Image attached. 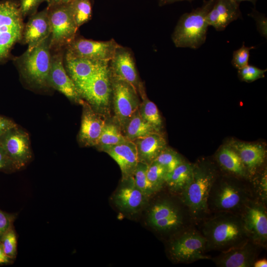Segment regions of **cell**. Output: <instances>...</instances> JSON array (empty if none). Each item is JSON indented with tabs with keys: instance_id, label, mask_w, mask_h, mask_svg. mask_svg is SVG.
I'll use <instances>...</instances> for the list:
<instances>
[{
	"instance_id": "5b68a950",
	"label": "cell",
	"mask_w": 267,
	"mask_h": 267,
	"mask_svg": "<svg viewBox=\"0 0 267 267\" xmlns=\"http://www.w3.org/2000/svg\"><path fill=\"white\" fill-rule=\"evenodd\" d=\"M256 197L253 189L230 180H215L211 188L208 207L211 214L227 212L240 214L245 205Z\"/></svg>"
},
{
	"instance_id": "2e32d148",
	"label": "cell",
	"mask_w": 267,
	"mask_h": 267,
	"mask_svg": "<svg viewBox=\"0 0 267 267\" xmlns=\"http://www.w3.org/2000/svg\"><path fill=\"white\" fill-rule=\"evenodd\" d=\"M261 247L250 239L232 247L211 259L218 267H251L258 254V249Z\"/></svg>"
},
{
	"instance_id": "60d3db41",
	"label": "cell",
	"mask_w": 267,
	"mask_h": 267,
	"mask_svg": "<svg viewBox=\"0 0 267 267\" xmlns=\"http://www.w3.org/2000/svg\"><path fill=\"white\" fill-rule=\"evenodd\" d=\"M15 217L0 209V240L5 232L12 225Z\"/></svg>"
},
{
	"instance_id": "44dd1931",
	"label": "cell",
	"mask_w": 267,
	"mask_h": 267,
	"mask_svg": "<svg viewBox=\"0 0 267 267\" xmlns=\"http://www.w3.org/2000/svg\"><path fill=\"white\" fill-rule=\"evenodd\" d=\"M109 63V61L77 57L66 53L64 56L65 69L75 83L87 80Z\"/></svg>"
},
{
	"instance_id": "484cf974",
	"label": "cell",
	"mask_w": 267,
	"mask_h": 267,
	"mask_svg": "<svg viewBox=\"0 0 267 267\" xmlns=\"http://www.w3.org/2000/svg\"><path fill=\"white\" fill-rule=\"evenodd\" d=\"M216 158L219 165L226 171L240 178L248 177L249 174L239 155L230 146L222 147Z\"/></svg>"
},
{
	"instance_id": "8d00e7d4",
	"label": "cell",
	"mask_w": 267,
	"mask_h": 267,
	"mask_svg": "<svg viewBox=\"0 0 267 267\" xmlns=\"http://www.w3.org/2000/svg\"><path fill=\"white\" fill-rule=\"evenodd\" d=\"M255 48V47L253 46H246L243 43L241 47L233 51L231 62L232 65L238 70L247 65L250 57V51Z\"/></svg>"
},
{
	"instance_id": "ffe728a7",
	"label": "cell",
	"mask_w": 267,
	"mask_h": 267,
	"mask_svg": "<svg viewBox=\"0 0 267 267\" xmlns=\"http://www.w3.org/2000/svg\"><path fill=\"white\" fill-rule=\"evenodd\" d=\"M241 17L239 4L232 0H216L207 14L206 20L208 26L221 31L232 22Z\"/></svg>"
},
{
	"instance_id": "ab89813d",
	"label": "cell",
	"mask_w": 267,
	"mask_h": 267,
	"mask_svg": "<svg viewBox=\"0 0 267 267\" xmlns=\"http://www.w3.org/2000/svg\"><path fill=\"white\" fill-rule=\"evenodd\" d=\"M45 0H20V10L23 17L36 12L40 4Z\"/></svg>"
},
{
	"instance_id": "74e56055",
	"label": "cell",
	"mask_w": 267,
	"mask_h": 267,
	"mask_svg": "<svg viewBox=\"0 0 267 267\" xmlns=\"http://www.w3.org/2000/svg\"><path fill=\"white\" fill-rule=\"evenodd\" d=\"M248 15L253 18L256 22L257 30L260 35L267 38V18L265 14L261 13L255 8L252 9Z\"/></svg>"
},
{
	"instance_id": "9c48e42d",
	"label": "cell",
	"mask_w": 267,
	"mask_h": 267,
	"mask_svg": "<svg viewBox=\"0 0 267 267\" xmlns=\"http://www.w3.org/2000/svg\"><path fill=\"white\" fill-rule=\"evenodd\" d=\"M47 8L51 28L50 49L52 51L64 49L76 37L78 30L70 3Z\"/></svg>"
},
{
	"instance_id": "7c38bea8",
	"label": "cell",
	"mask_w": 267,
	"mask_h": 267,
	"mask_svg": "<svg viewBox=\"0 0 267 267\" xmlns=\"http://www.w3.org/2000/svg\"><path fill=\"white\" fill-rule=\"evenodd\" d=\"M0 141L14 170L25 167L32 157L28 134L17 125L0 136Z\"/></svg>"
},
{
	"instance_id": "7a4b0ae2",
	"label": "cell",
	"mask_w": 267,
	"mask_h": 267,
	"mask_svg": "<svg viewBox=\"0 0 267 267\" xmlns=\"http://www.w3.org/2000/svg\"><path fill=\"white\" fill-rule=\"evenodd\" d=\"M215 172L202 165H193L191 180L179 194L194 223L197 224L210 213L208 199L212 185L216 179Z\"/></svg>"
},
{
	"instance_id": "f6af8a7d",
	"label": "cell",
	"mask_w": 267,
	"mask_h": 267,
	"mask_svg": "<svg viewBox=\"0 0 267 267\" xmlns=\"http://www.w3.org/2000/svg\"><path fill=\"white\" fill-rule=\"evenodd\" d=\"M72 0H45L47 3V6L67 3L71 2Z\"/></svg>"
},
{
	"instance_id": "e575fe53",
	"label": "cell",
	"mask_w": 267,
	"mask_h": 267,
	"mask_svg": "<svg viewBox=\"0 0 267 267\" xmlns=\"http://www.w3.org/2000/svg\"><path fill=\"white\" fill-rule=\"evenodd\" d=\"M0 242L5 254L13 259L15 258L17 254V237L12 225L3 235Z\"/></svg>"
},
{
	"instance_id": "d6a6232c",
	"label": "cell",
	"mask_w": 267,
	"mask_h": 267,
	"mask_svg": "<svg viewBox=\"0 0 267 267\" xmlns=\"http://www.w3.org/2000/svg\"><path fill=\"white\" fill-rule=\"evenodd\" d=\"M148 165L138 162L132 178L134 185L147 198L154 194L146 175Z\"/></svg>"
},
{
	"instance_id": "4fadbf2b",
	"label": "cell",
	"mask_w": 267,
	"mask_h": 267,
	"mask_svg": "<svg viewBox=\"0 0 267 267\" xmlns=\"http://www.w3.org/2000/svg\"><path fill=\"white\" fill-rule=\"evenodd\" d=\"M109 67L112 77L129 83L138 94L144 88L138 74L134 54L130 48L118 44L109 61Z\"/></svg>"
},
{
	"instance_id": "4dcf8cb0",
	"label": "cell",
	"mask_w": 267,
	"mask_h": 267,
	"mask_svg": "<svg viewBox=\"0 0 267 267\" xmlns=\"http://www.w3.org/2000/svg\"><path fill=\"white\" fill-rule=\"evenodd\" d=\"M76 24L79 28L89 21L92 14L90 0H72L69 2Z\"/></svg>"
},
{
	"instance_id": "d6986e66",
	"label": "cell",
	"mask_w": 267,
	"mask_h": 267,
	"mask_svg": "<svg viewBox=\"0 0 267 267\" xmlns=\"http://www.w3.org/2000/svg\"><path fill=\"white\" fill-rule=\"evenodd\" d=\"M51 34L47 8L30 15L24 27L22 38L30 50L40 44Z\"/></svg>"
},
{
	"instance_id": "bcb514c9",
	"label": "cell",
	"mask_w": 267,
	"mask_h": 267,
	"mask_svg": "<svg viewBox=\"0 0 267 267\" xmlns=\"http://www.w3.org/2000/svg\"><path fill=\"white\" fill-rule=\"evenodd\" d=\"M188 1L189 2H191L194 0H158V4L160 6H162L165 5L171 4L177 1Z\"/></svg>"
},
{
	"instance_id": "ba28073f",
	"label": "cell",
	"mask_w": 267,
	"mask_h": 267,
	"mask_svg": "<svg viewBox=\"0 0 267 267\" xmlns=\"http://www.w3.org/2000/svg\"><path fill=\"white\" fill-rule=\"evenodd\" d=\"M23 18L19 3L0 1V62L8 57L13 45L22 38Z\"/></svg>"
},
{
	"instance_id": "b9f144b4",
	"label": "cell",
	"mask_w": 267,
	"mask_h": 267,
	"mask_svg": "<svg viewBox=\"0 0 267 267\" xmlns=\"http://www.w3.org/2000/svg\"><path fill=\"white\" fill-rule=\"evenodd\" d=\"M0 170H14L0 141Z\"/></svg>"
},
{
	"instance_id": "c3c4849f",
	"label": "cell",
	"mask_w": 267,
	"mask_h": 267,
	"mask_svg": "<svg viewBox=\"0 0 267 267\" xmlns=\"http://www.w3.org/2000/svg\"><path fill=\"white\" fill-rule=\"evenodd\" d=\"M232 0L239 4H240V2L242 1H247L251 2L252 4L255 5L256 3L258 0Z\"/></svg>"
},
{
	"instance_id": "8fae6325",
	"label": "cell",
	"mask_w": 267,
	"mask_h": 267,
	"mask_svg": "<svg viewBox=\"0 0 267 267\" xmlns=\"http://www.w3.org/2000/svg\"><path fill=\"white\" fill-rule=\"evenodd\" d=\"M239 214L249 239L261 247H266L267 212L265 204L255 197L245 205Z\"/></svg>"
},
{
	"instance_id": "7bdbcfd3",
	"label": "cell",
	"mask_w": 267,
	"mask_h": 267,
	"mask_svg": "<svg viewBox=\"0 0 267 267\" xmlns=\"http://www.w3.org/2000/svg\"><path fill=\"white\" fill-rule=\"evenodd\" d=\"M16 126L17 124L12 120L0 115V136Z\"/></svg>"
},
{
	"instance_id": "836d02e7",
	"label": "cell",
	"mask_w": 267,
	"mask_h": 267,
	"mask_svg": "<svg viewBox=\"0 0 267 267\" xmlns=\"http://www.w3.org/2000/svg\"><path fill=\"white\" fill-rule=\"evenodd\" d=\"M161 165L170 173L184 161L181 156L173 149L166 147L154 161Z\"/></svg>"
},
{
	"instance_id": "83f0119b",
	"label": "cell",
	"mask_w": 267,
	"mask_h": 267,
	"mask_svg": "<svg viewBox=\"0 0 267 267\" xmlns=\"http://www.w3.org/2000/svg\"><path fill=\"white\" fill-rule=\"evenodd\" d=\"M156 132H158L142 118L138 110L128 121L123 132L126 137L131 141Z\"/></svg>"
},
{
	"instance_id": "5bb4252c",
	"label": "cell",
	"mask_w": 267,
	"mask_h": 267,
	"mask_svg": "<svg viewBox=\"0 0 267 267\" xmlns=\"http://www.w3.org/2000/svg\"><path fill=\"white\" fill-rule=\"evenodd\" d=\"M118 44L114 39L97 41L76 37L66 47L65 53L77 57L110 61Z\"/></svg>"
},
{
	"instance_id": "6da1fadb",
	"label": "cell",
	"mask_w": 267,
	"mask_h": 267,
	"mask_svg": "<svg viewBox=\"0 0 267 267\" xmlns=\"http://www.w3.org/2000/svg\"><path fill=\"white\" fill-rule=\"evenodd\" d=\"M200 222L207 251H224L250 239L239 214L213 213Z\"/></svg>"
},
{
	"instance_id": "ee69618b",
	"label": "cell",
	"mask_w": 267,
	"mask_h": 267,
	"mask_svg": "<svg viewBox=\"0 0 267 267\" xmlns=\"http://www.w3.org/2000/svg\"><path fill=\"white\" fill-rule=\"evenodd\" d=\"M12 261L13 259L8 256L4 253L2 245L0 242V265L9 264H10Z\"/></svg>"
},
{
	"instance_id": "d4e9b609",
	"label": "cell",
	"mask_w": 267,
	"mask_h": 267,
	"mask_svg": "<svg viewBox=\"0 0 267 267\" xmlns=\"http://www.w3.org/2000/svg\"><path fill=\"white\" fill-rule=\"evenodd\" d=\"M188 217H191L186 207L180 208L172 201L164 199L157 201L151 207L148 214V221L150 224L157 221Z\"/></svg>"
},
{
	"instance_id": "8992f818",
	"label": "cell",
	"mask_w": 267,
	"mask_h": 267,
	"mask_svg": "<svg viewBox=\"0 0 267 267\" xmlns=\"http://www.w3.org/2000/svg\"><path fill=\"white\" fill-rule=\"evenodd\" d=\"M82 98L96 112L106 117L112 103V82L109 64L86 81L75 83Z\"/></svg>"
},
{
	"instance_id": "30bf717a",
	"label": "cell",
	"mask_w": 267,
	"mask_h": 267,
	"mask_svg": "<svg viewBox=\"0 0 267 267\" xmlns=\"http://www.w3.org/2000/svg\"><path fill=\"white\" fill-rule=\"evenodd\" d=\"M111 77L114 113L113 120L123 132L128 121L138 110L140 103L139 94L129 83Z\"/></svg>"
},
{
	"instance_id": "1f68e13d",
	"label": "cell",
	"mask_w": 267,
	"mask_h": 267,
	"mask_svg": "<svg viewBox=\"0 0 267 267\" xmlns=\"http://www.w3.org/2000/svg\"><path fill=\"white\" fill-rule=\"evenodd\" d=\"M167 173L166 170L155 161L148 165L147 178L154 193L162 188Z\"/></svg>"
},
{
	"instance_id": "7402d4cb",
	"label": "cell",
	"mask_w": 267,
	"mask_h": 267,
	"mask_svg": "<svg viewBox=\"0 0 267 267\" xmlns=\"http://www.w3.org/2000/svg\"><path fill=\"white\" fill-rule=\"evenodd\" d=\"M122 181L125 183L115 193L114 202L122 211L137 212L144 205L147 197L134 185L132 178Z\"/></svg>"
},
{
	"instance_id": "cb8c5ba5",
	"label": "cell",
	"mask_w": 267,
	"mask_h": 267,
	"mask_svg": "<svg viewBox=\"0 0 267 267\" xmlns=\"http://www.w3.org/2000/svg\"><path fill=\"white\" fill-rule=\"evenodd\" d=\"M135 144L138 162L147 165L153 162L167 147L161 132H156L133 141Z\"/></svg>"
},
{
	"instance_id": "603a6c76",
	"label": "cell",
	"mask_w": 267,
	"mask_h": 267,
	"mask_svg": "<svg viewBox=\"0 0 267 267\" xmlns=\"http://www.w3.org/2000/svg\"><path fill=\"white\" fill-rule=\"evenodd\" d=\"M230 146L238 153L249 175L255 174L265 161L266 150L260 144L234 141Z\"/></svg>"
},
{
	"instance_id": "7dc6e473",
	"label": "cell",
	"mask_w": 267,
	"mask_h": 267,
	"mask_svg": "<svg viewBox=\"0 0 267 267\" xmlns=\"http://www.w3.org/2000/svg\"><path fill=\"white\" fill-rule=\"evenodd\" d=\"M254 267H267V260L266 259L256 260L253 265Z\"/></svg>"
},
{
	"instance_id": "e0dca14e",
	"label": "cell",
	"mask_w": 267,
	"mask_h": 267,
	"mask_svg": "<svg viewBox=\"0 0 267 267\" xmlns=\"http://www.w3.org/2000/svg\"><path fill=\"white\" fill-rule=\"evenodd\" d=\"M78 140L83 146H96L106 123V117L94 111L84 100Z\"/></svg>"
},
{
	"instance_id": "3957f363",
	"label": "cell",
	"mask_w": 267,
	"mask_h": 267,
	"mask_svg": "<svg viewBox=\"0 0 267 267\" xmlns=\"http://www.w3.org/2000/svg\"><path fill=\"white\" fill-rule=\"evenodd\" d=\"M216 0H204L201 6L181 16L172 35L176 47L197 49L205 43L209 26L206 17Z\"/></svg>"
},
{
	"instance_id": "4316f807",
	"label": "cell",
	"mask_w": 267,
	"mask_h": 267,
	"mask_svg": "<svg viewBox=\"0 0 267 267\" xmlns=\"http://www.w3.org/2000/svg\"><path fill=\"white\" fill-rule=\"evenodd\" d=\"M193 173V165L183 162L173 171L167 173L165 184L171 191L180 194L190 182Z\"/></svg>"
},
{
	"instance_id": "52a82bcc",
	"label": "cell",
	"mask_w": 267,
	"mask_h": 267,
	"mask_svg": "<svg viewBox=\"0 0 267 267\" xmlns=\"http://www.w3.org/2000/svg\"><path fill=\"white\" fill-rule=\"evenodd\" d=\"M207 252L206 239L193 225L181 230L172 240L169 247L172 259L180 263L189 264L200 260L211 259L206 255Z\"/></svg>"
},
{
	"instance_id": "f35d334b",
	"label": "cell",
	"mask_w": 267,
	"mask_h": 267,
	"mask_svg": "<svg viewBox=\"0 0 267 267\" xmlns=\"http://www.w3.org/2000/svg\"><path fill=\"white\" fill-rule=\"evenodd\" d=\"M255 197L265 204L267 199V176L265 171L255 187L253 189Z\"/></svg>"
},
{
	"instance_id": "f1b7e54d",
	"label": "cell",
	"mask_w": 267,
	"mask_h": 267,
	"mask_svg": "<svg viewBox=\"0 0 267 267\" xmlns=\"http://www.w3.org/2000/svg\"><path fill=\"white\" fill-rule=\"evenodd\" d=\"M139 95L142 98L138 109L140 116L157 132H161L162 121L156 104L148 98L145 90Z\"/></svg>"
},
{
	"instance_id": "f546056e",
	"label": "cell",
	"mask_w": 267,
	"mask_h": 267,
	"mask_svg": "<svg viewBox=\"0 0 267 267\" xmlns=\"http://www.w3.org/2000/svg\"><path fill=\"white\" fill-rule=\"evenodd\" d=\"M128 140L119 126L113 119L106 120L96 147L98 148L117 145Z\"/></svg>"
},
{
	"instance_id": "277c9868",
	"label": "cell",
	"mask_w": 267,
	"mask_h": 267,
	"mask_svg": "<svg viewBox=\"0 0 267 267\" xmlns=\"http://www.w3.org/2000/svg\"><path fill=\"white\" fill-rule=\"evenodd\" d=\"M50 35L31 50L17 58L16 63L26 82L37 89L49 88L48 76L51 66Z\"/></svg>"
},
{
	"instance_id": "9a60e30c",
	"label": "cell",
	"mask_w": 267,
	"mask_h": 267,
	"mask_svg": "<svg viewBox=\"0 0 267 267\" xmlns=\"http://www.w3.org/2000/svg\"><path fill=\"white\" fill-rule=\"evenodd\" d=\"M63 49L51 53L48 86L64 95L70 100L81 104L83 100L75 83L68 74L64 64Z\"/></svg>"
},
{
	"instance_id": "ac0fdd59",
	"label": "cell",
	"mask_w": 267,
	"mask_h": 267,
	"mask_svg": "<svg viewBox=\"0 0 267 267\" xmlns=\"http://www.w3.org/2000/svg\"><path fill=\"white\" fill-rule=\"evenodd\" d=\"M107 153L119 165L122 180L131 178L138 163L136 147L134 141H127L117 145L104 146L97 148Z\"/></svg>"
},
{
	"instance_id": "d590c367",
	"label": "cell",
	"mask_w": 267,
	"mask_h": 267,
	"mask_svg": "<svg viewBox=\"0 0 267 267\" xmlns=\"http://www.w3.org/2000/svg\"><path fill=\"white\" fill-rule=\"evenodd\" d=\"M267 69H261L249 64L238 70L239 78L242 81L252 82L265 77Z\"/></svg>"
}]
</instances>
